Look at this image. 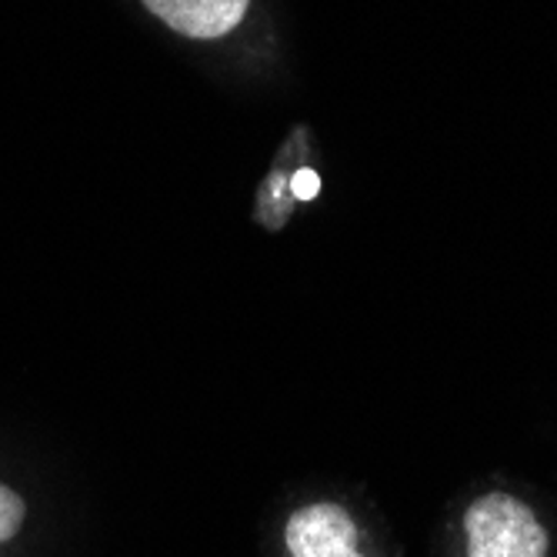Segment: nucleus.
Returning <instances> with one entry per match:
<instances>
[{
	"label": "nucleus",
	"mask_w": 557,
	"mask_h": 557,
	"mask_svg": "<svg viewBox=\"0 0 557 557\" xmlns=\"http://www.w3.org/2000/svg\"><path fill=\"white\" fill-rule=\"evenodd\" d=\"M468 557H544L547 531L524 500L511 494H484L468 515Z\"/></svg>",
	"instance_id": "f257e3e1"
},
{
	"label": "nucleus",
	"mask_w": 557,
	"mask_h": 557,
	"mask_svg": "<svg viewBox=\"0 0 557 557\" xmlns=\"http://www.w3.org/2000/svg\"><path fill=\"white\" fill-rule=\"evenodd\" d=\"M284 537L290 557H361L358 528L337 504H308L294 511Z\"/></svg>",
	"instance_id": "f03ea898"
},
{
	"label": "nucleus",
	"mask_w": 557,
	"mask_h": 557,
	"mask_svg": "<svg viewBox=\"0 0 557 557\" xmlns=\"http://www.w3.org/2000/svg\"><path fill=\"white\" fill-rule=\"evenodd\" d=\"M144 4L184 37L218 40L244 21L250 0H144Z\"/></svg>",
	"instance_id": "7ed1b4c3"
},
{
	"label": "nucleus",
	"mask_w": 557,
	"mask_h": 557,
	"mask_svg": "<svg viewBox=\"0 0 557 557\" xmlns=\"http://www.w3.org/2000/svg\"><path fill=\"white\" fill-rule=\"evenodd\" d=\"M24 515H27V511H24L21 494H17V491H11L8 484H0V544L11 541V537L21 531Z\"/></svg>",
	"instance_id": "20e7f679"
},
{
	"label": "nucleus",
	"mask_w": 557,
	"mask_h": 557,
	"mask_svg": "<svg viewBox=\"0 0 557 557\" xmlns=\"http://www.w3.org/2000/svg\"><path fill=\"white\" fill-rule=\"evenodd\" d=\"M290 194L297 200H314L321 194V177L311 171V168H300L294 177H290Z\"/></svg>",
	"instance_id": "39448f33"
}]
</instances>
